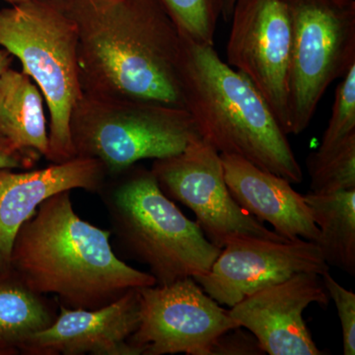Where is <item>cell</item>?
Instances as JSON below:
<instances>
[{"mask_svg": "<svg viewBox=\"0 0 355 355\" xmlns=\"http://www.w3.org/2000/svg\"><path fill=\"white\" fill-rule=\"evenodd\" d=\"M42 156L34 151L23 150L0 135V169L31 170Z\"/></svg>", "mask_w": 355, "mask_h": 355, "instance_id": "24", "label": "cell"}, {"mask_svg": "<svg viewBox=\"0 0 355 355\" xmlns=\"http://www.w3.org/2000/svg\"><path fill=\"white\" fill-rule=\"evenodd\" d=\"M77 42L76 22L60 0H24L0 10V46L20 60L48 107L51 163L76 157L70 118L83 95Z\"/></svg>", "mask_w": 355, "mask_h": 355, "instance_id": "5", "label": "cell"}, {"mask_svg": "<svg viewBox=\"0 0 355 355\" xmlns=\"http://www.w3.org/2000/svg\"><path fill=\"white\" fill-rule=\"evenodd\" d=\"M70 191L39 205L14 238L10 266L39 293L70 309L94 310L156 279L118 258L103 230L77 216Z\"/></svg>", "mask_w": 355, "mask_h": 355, "instance_id": "2", "label": "cell"}, {"mask_svg": "<svg viewBox=\"0 0 355 355\" xmlns=\"http://www.w3.org/2000/svg\"><path fill=\"white\" fill-rule=\"evenodd\" d=\"M230 21L227 64L258 89L287 135L291 26L284 0H237Z\"/></svg>", "mask_w": 355, "mask_h": 355, "instance_id": "10", "label": "cell"}, {"mask_svg": "<svg viewBox=\"0 0 355 355\" xmlns=\"http://www.w3.org/2000/svg\"><path fill=\"white\" fill-rule=\"evenodd\" d=\"M305 202L319 229L316 244L329 266L355 275V189L329 193L309 191Z\"/></svg>", "mask_w": 355, "mask_h": 355, "instance_id": "18", "label": "cell"}, {"mask_svg": "<svg viewBox=\"0 0 355 355\" xmlns=\"http://www.w3.org/2000/svg\"><path fill=\"white\" fill-rule=\"evenodd\" d=\"M98 195L112 234L130 258L148 266L158 286L209 272L220 254L161 191L151 170L133 165L107 179Z\"/></svg>", "mask_w": 355, "mask_h": 355, "instance_id": "4", "label": "cell"}, {"mask_svg": "<svg viewBox=\"0 0 355 355\" xmlns=\"http://www.w3.org/2000/svg\"><path fill=\"white\" fill-rule=\"evenodd\" d=\"M139 288L130 289L111 304L94 310L60 304L57 319L33 335L23 355H139L128 343L139 328Z\"/></svg>", "mask_w": 355, "mask_h": 355, "instance_id": "13", "label": "cell"}, {"mask_svg": "<svg viewBox=\"0 0 355 355\" xmlns=\"http://www.w3.org/2000/svg\"><path fill=\"white\" fill-rule=\"evenodd\" d=\"M150 170L161 191L190 209L203 234L219 249L237 237L288 241L235 202L224 179L220 154L200 137L177 155L153 160Z\"/></svg>", "mask_w": 355, "mask_h": 355, "instance_id": "8", "label": "cell"}, {"mask_svg": "<svg viewBox=\"0 0 355 355\" xmlns=\"http://www.w3.org/2000/svg\"><path fill=\"white\" fill-rule=\"evenodd\" d=\"M224 179L235 202L248 214L288 241L317 243L318 229L304 196L291 182L257 167L239 156L220 154Z\"/></svg>", "mask_w": 355, "mask_h": 355, "instance_id": "15", "label": "cell"}, {"mask_svg": "<svg viewBox=\"0 0 355 355\" xmlns=\"http://www.w3.org/2000/svg\"><path fill=\"white\" fill-rule=\"evenodd\" d=\"M12 62L13 57L8 51L4 50V49L0 50V76L6 70L10 69Z\"/></svg>", "mask_w": 355, "mask_h": 355, "instance_id": "25", "label": "cell"}, {"mask_svg": "<svg viewBox=\"0 0 355 355\" xmlns=\"http://www.w3.org/2000/svg\"><path fill=\"white\" fill-rule=\"evenodd\" d=\"M4 1H6L7 3L9 4H14L18 3V2L24 1V0H4Z\"/></svg>", "mask_w": 355, "mask_h": 355, "instance_id": "27", "label": "cell"}, {"mask_svg": "<svg viewBox=\"0 0 355 355\" xmlns=\"http://www.w3.org/2000/svg\"><path fill=\"white\" fill-rule=\"evenodd\" d=\"M329 297L335 302L342 324L343 354H355V294L340 286L330 275H322Z\"/></svg>", "mask_w": 355, "mask_h": 355, "instance_id": "22", "label": "cell"}, {"mask_svg": "<svg viewBox=\"0 0 355 355\" xmlns=\"http://www.w3.org/2000/svg\"><path fill=\"white\" fill-rule=\"evenodd\" d=\"M306 164L312 193L355 189V133L329 153H311Z\"/></svg>", "mask_w": 355, "mask_h": 355, "instance_id": "19", "label": "cell"}, {"mask_svg": "<svg viewBox=\"0 0 355 355\" xmlns=\"http://www.w3.org/2000/svg\"><path fill=\"white\" fill-rule=\"evenodd\" d=\"M327 272L330 266L316 243L237 237L222 248L209 272L193 279L217 303L233 307L254 292L297 273Z\"/></svg>", "mask_w": 355, "mask_h": 355, "instance_id": "11", "label": "cell"}, {"mask_svg": "<svg viewBox=\"0 0 355 355\" xmlns=\"http://www.w3.org/2000/svg\"><path fill=\"white\" fill-rule=\"evenodd\" d=\"M107 179L100 161L79 156L31 171L0 169V270L10 268L14 238L42 202L74 189L98 195Z\"/></svg>", "mask_w": 355, "mask_h": 355, "instance_id": "14", "label": "cell"}, {"mask_svg": "<svg viewBox=\"0 0 355 355\" xmlns=\"http://www.w3.org/2000/svg\"><path fill=\"white\" fill-rule=\"evenodd\" d=\"M291 26L287 135L309 127L327 89L355 64V0H284Z\"/></svg>", "mask_w": 355, "mask_h": 355, "instance_id": "7", "label": "cell"}, {"mask_svg": "<svg viewBox=\"0 0 355 355\" xmlns=\"http://www.w3.org/2000/svg\"><path fill=\"white\" fill-rule=\"evenodd\" d=\"M355 133V64L336 87L335 102L328 127L317 153H326Z\"/></svg>", "mask_w": 355, "mask_h": 355, "instance_id": "21", "label": "cell"}, {"mask_svg": "<svg viewBox=\"0 0 355 355\" xmlns=\"http://www.w3.org/2000/svg\"><path fill=\"white\" fill-rule=\"evenodd\" d=\"M70 137L76 156L100 161L112 177L146 159L177 155L200 135L186 109L83 94Z\"/></svg>", "mask_w": 355, "mask_h": 355, "instance_id": "6", "label": "cell"}, {"mask_svg": "<svg viewBox=\"0 0 355 355\" xmlns=\"http://www.w3.org/2000/svg\"><path fill=\"white\" fill-rule=\"evenodd\" d=\"M322 275L300 272L254 292L231 307L229 315L251 331L270 355H321L304 321L310 305H329Z\"/></svg>", "mask_w": 355, "mask_h": 355, "instance_id": "12", "label": "cell"}, {"mask_svg": "<svg viewBox=\"0 0 355 355\" xmlns=\"http://www.w3.org/2000/svg\"><path fill=\"white\" fill-rule=\"evenodd\" d=\"M180 76L184 109L203 141L291 184L302 182L301 166L272 109L246 76L221 60L214 44L182 35Z\"/></svg>", "mask_w": 355, "mask_h": 355, "instance_id": "3", "label": "cell"}, {"mask_svg": "<svg viewBox=\"0 0 355 355\" xmlns=\"http://www.w3.org/2000/svg\"><path fill=\"white\" fill-rule=\"evenodd\" d=\"M260 343L250 331L242 327L231 329L223 334L214 343L211 355H263Z\"/></svg>", "mask_w": 355, "mask_h": 355, "instance_id": "23", "label": "cell"}, {"mask_svg": "<svg viewBox=\"0 0 355 355\" xmlns=\"http://www.w3.org/2000/svg\"><path fill=\"white\" fill-rule=\"evenodd\" d=\"M139 293V328L128 340L139 355H211L217 338L240 327L193 277Z\"/></svg>", "mask_w": 355, "mask_h": 355, "instance_id": "9", "label": "cell"}, {"mask_svg": "<svg viewBox=\"0 0 355 355\" xmlns=\"http://www.w3.org/2000/svg\"><path fill=\"white\" fill-rule=\"evenodd\" d=\"M77 28L83 94L184 109L182 35L158 0H60Z\"/></svg>", "mask_w": 355, "mask_h": 355, "instance_id": "1", "label": "cell"}, {"mask_svg": "<svg viewBox=\"0 0 355 355\" xmlns=\"http://www.w3.org/2000/svg\"><path fill=\"white\" fill-rule=\"evenodd\" d=\"M44 96L31 77L8 69L0 76V135L23 150L49 151Z\"/></svg>", "mask_w": 355, "mask_h": 355, "instance_id": "16", "label": "cell"}, {"mask_svg": "<svg viewBox=\"0 0 355 355\" xmlns=\"http://www.w3.org/2000/svg\"><path fill=\"white\" fill-rule=\"evenodd\" d=\"M237 0H223V10H222V18L225 21H230L232 15L233 8Z\"/></svg>", "mask_w": 355, "mask_h": 355, "instance_id": "26", "label": "cell"}, {"mask_svg": "<svg viewBox=\"0 0 355 355\" xmlns=\"http://www.w3.org/2000/svg\"><path fill=\"white\" fill-rule=\"evenodd\" d=\"M60 303L33 291L12 268L0 270V355H18L57 319Z\"/></svg>", "mask_w": 355, "mask_h": 355, "instance_id": "17", "label": "cell"}, {"mask_svg": "<svg viewBox=\"0 0 355 355\" xmlns=\"http://www.w3.org/2000/svg\"><path fill=\"white\" fill-rule=\"evenodd\" d=\"M183 36L214 44L223 0H158Z\"/></svg>", "mask_w": 355, "mask_h": 355, "instance_id": "20", "label": "cell"}]
</instances>
